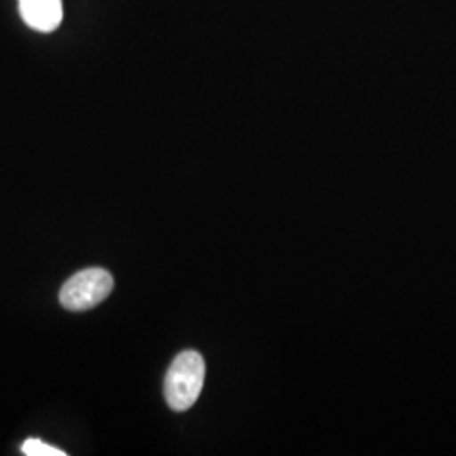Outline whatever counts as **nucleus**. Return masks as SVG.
<instances>
[{
  "label": "nucleus",
  "mask_w": 456,
  "mask_h": 456,
  "mask_svg": "<svg viewBox=\"0 0 456 456\" xmlns=\"http://www.w3.org/2000/svg\"><path fill=\"white\" fill-rule=\"evenodd\" d=\"M114 289V277L100 267H92L69 277L60 291V303L68 311L95 308Z\"/></svg>",
  "instance_id": "obj_2"
},
{
  "label": "nucleus",
  "mask_w": 456,
  "mask_h": 456,
  "mask_svg": "<svg viewBox=\"0 0 456 456\" xmlns=\"http://www.w3.org/2000/svg\"><path fill=\"white\" fill-rule=\"evenodd\" d=\"M22 20L39 33H53L63 20L61 0H19Z\"/></svg>",
  "instance_id": "obj_3"
},
{
  "label": "nucleus",
  "mask_w": 456,
  "mask_h": 456,
  "mask_svg": "<svg viewBox=\"0 0 456 456\" xmlns=\"http://www.w3.org/2000/svg\"><path fill=\"white\" fill-rule=\"evenodd\" d=\"M205 382V360L193 350L181 352L173 360L166 379L164 395L173 411H188L195 404Z\"/></svg>",
  "instance_id": "obj_1"
},
{
  "label": "nucleus",
  "mask_w": 456,
  "mask_h": 456,
  "mask_svg": "<svg viewBox=\"0 0 456 456\" xmlns=\"http://www.w3.org/2000/svg\"><path fill=\"white\" fill-rule=\"evenodd\" d=\"M22 453L28 456H65L66 453L60 448H54L51 444H46L45 441L31 438L24 441L22 444Z\"/></svg>",
  "instance_id": "obj_4"
}]
</instances>
